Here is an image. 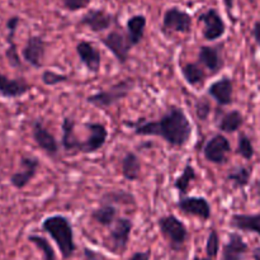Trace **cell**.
<instances>
[{
	"instance_id": "cell-28",
	"label": "cell",
	"mask_w": 260,
	"mask_h": 260,
	"mask_svg": "<svg viewBox=\"0 0 260 260\" xmlns=\"http://www.w3.org/2000/svg\"><path fill=\"white\" fill-rule=\"evenodd\" d=\"M243 124H244V116L241 114L240 111L234 109V111L228 112V113H225L222 117H221L217 126L221 132L234 134V132L239 131Z\"/></svg>"
},
{
	"instance_id": "cell-15",
	"label": "cell",
	"mask_w": 260,
	"mask_h": 260,
	"mask_svg": "<svg viewBox=\"0 0 260 260\" xmlns=\"http://www.w3.org/2000/svg\"><path fill=\"white\" fill-rule=\"evenodd\" d=\"M46 53V41L41 36H30L22 50L23 60L35 69H41Z\"/></svg>"
},
{
	"instance_id": "cell-3",
	"label": "cell",
	"mask_w": 260,
	"mask_h": 260,
	"mask_svg": "<svg viewBox=\"0 0 260 260\" xmlns=\"http://www.w3.org/2000/svg\"><path fill=\"white\" fill-rule=\"evenodd\" d=\"M135 85H136V83H135L134 79H123V80L111 85L106 90L89 95L86 98V102L95 108L107 109L127 98V95L131 93Z\"/></svg>"
},
{
	"instance_id": "cell-9",
	"label": "cell",
	"mask_w": 260,
	"mask_h": 260,
	"mask_svg": "<svg viewBox=\"0 0 260 260\" xmlns=\"http://www.w3.org/2000/svg\"><path fill=\"white\" fill-rule=\"evenodd\" d=\"M198 20L203 23L202 36L206 41H216L226 33V23L220 13L211 8L200 14Z\"/></svg>"
},
{
	"instance_id": "cell-6",
	"label": "cell",
	"mask_w": 260,
	"mask_h": 260,
	"mask_svg": "<svg viewBox=\"0 0 260 260\" xmlns=\"http://www.w3.org/2000/svg\"><path fill=\"white\" fill-rule=\"evenodd\" d=\"M161 29L165 33H189L192 30V17L178 7L169 8L162 15Z\"/></svg>"
},
{
	"instance_id": "cell-35",
	"label": "cell",
	"mask_w": 260,
	"mask_h": 260,
	"mask_svg": "<svg viewBox=\"0 0 260 260\" xmlns=\"http://www.w3.org/2000/svg\"><path fill=\"white\" fill-rule=\"evenodd\" d=\"M68 80H69L68 75L55 73V71L52 70H46L45 73L42 74V83L47 86H53L61 83H66Z\"/></svg>"
},
{
	"instance_id": "cell-12",
	"label": "cell",
	"mask_w": 260,
	"mask_h": 260,
	"mask_svg": "<svg viewBox=\"0 0 260 260\" xmlns=\"http://www.w3.org/2000/svg\"><path fill=\"white\" fill-rule=\"evenodd\" d=\"M32 136L36 144L43 152L51 157H56L60 151V146L56 137L48 131L47 127L43 126L41 119H35L32 123Z\"/></svg>"
},
{
	"instance_id": "cell-13",
	"label": "cell",
	"mask_w": 260,
	"mask_h": 260,
	"mask_svg": "<svg viewBox=\"0 0 260 260\" xmlns=\"http://www.w3.org/2000/svg\"><path fill=\"white\" fill-rule=\"evenodd\" d=\"M177 207L185 215L198 217L203 221L210 220L211 215H212L210 202L205 197H185L183 196L177 202Z\"/></svg>"
},
{
	"instance_id": "cell-24",
	"label": "cell",
	"mask_w": 260,
	"mask_h": 260,
	"mask_svg": "<svg viewBox=\"0 0 260 260\" xmlns=\"http://www.w3.org/2000/svg\"><path fill=\"white\" fill-rule=\"evenodd\" d=\"M62 129V137H61V145L63 150L68 152L79 151L80 146V140H78L75 135V121L71 117H65L61 124Z\"/></svg>"
},
{
	"instance_id": "cell-38",
	"label": "cell",
	"mask_w": 260,
	"mask_h": 260,
	"mask_svg": "<svg viewBox=\"0 0 260 260\" xmlns=\"http://www.w3.org/2000/svg\"><path fill=\"white\" fill-rule=\"evenodd\" d=\"M151 258V251H137V253H134L131 256H129L128 260H150Z\"/></svg>"
},
{
	"instance_id": "cell-29",
	"label": "cell",
	"mask_w": 260,
	"mask_h": 260,
	"mask_svg": "<svg viewBox=\"0 0 260 260\" xmlns=\"http://www.w3.org/2000/svg\"><path fill=\"white\" fill-rule=\"evenodd\" d=\"M251 175H253V170H251L250 167H243V165H240V167L233 168L229 172L226 180L230 182L236 189H244L250 183Z\"/></svg>"
},
{
	"instance_id": "cell-2",
	"label": "cell",
	"mask_w": 260,
	"mask_h": 260,
	"mask_svg": "<svg viewBox=\"0 0 260 260\" xmlns=\"http://www.w3.org/2000/svg\"><path fill=\"white\" fill-rule=\"evenodd\" d=\"M42 230L55 241L63 259H69L74 255L76 245L74 241L73 225L68 217L62 215L46 217L42 222Z\"/></svg>"
},
{
	"instance_id": "cell-8",
	"label": "cell",
	"mask_w": 260,
	"mask_h": 260,
	"mask_svg": "<svg viewBox=\"0 0 260 260\" xmlns=\"http://www.w3.org/2000/svg\"><path fill=\"white\" fill-rule=\"evenodd\" d=\"M84 127L88 131V137L85 141L80 142L78 152L83 154H94L99 151L104 146L108 137V129L101 122H89L84 124Z\"/></svg>"
},
{
	"instance_id": "cell-27",
	"label": "cell",
	"mask_w": 260,
	"mask_h": 260,
	"mask_svg": "<svg viewBox=\"0 0 260 260\" xmlns=\"http://www.w3.org/2000/svg\"><path fill=\"white\" fill-rule=\"evenodd\" d=\"M183 78L189 85L197 86L200 84H203L206 80L205 69L201 63L198 62H187L180 68Z\"/></svg>"
},
{
	"instance_id": "cell-20",
	"label": "cell",
	"mask_w": 260,
	"mask_h": 260,
	"mask_svg": "<svg viewBox=\"0 0 260 260\" xmlns=\"http://www.w3.org/2000/svg\"><path fill=\"white\" fill-rule=\"evenodd\" d=\"M32 89V85L27 81L19 79H10L9 76L0 73V95L3 98L14 99L25 95Z\"/></svg>"
},
{
	"instance_id": "cell-34",
	"label": "cell",
	"mask_w": 260,
	"mask_h": 260,
	"mask_svg": "<svg viewBox=\"0 0 260 260\" xmlns=\"http://www.w3.org/2000/svg\"><path fill=\"white\" fill-rule=\"evenodd\" d=\"M220 251V236L216 230H211L208 234L207 243H206V254L208 258L215 259Z\"/></svg>"
},
{
	"instance_id": "cell-26",
	"label": "cell",
	"mask_w": 260,
	"mask_h": 260,
	"mask_svg": "<svg viewBox=\"0 0 260 260\" xmlns=\"http://www.w3.org/2000/svg\"><path fill=\"white\" fill-rule=\"evenodd\" d=\"M117 213L118 210L114 205H109V203H99V207L93 210L91 212V218L104 228H111L113 222L117 218Z\"/></svg>"
},
{
	"instance_id": "cell-7",
	"label": "cell",
	"mask_w": 260,
	"mask_h": 260,
	"mask_svg": "<svg viewBox=\"0 0 260 260\" xmlns=\"http://www.w3.org/2000/svg\"><path fill=\"white\" fill-rule=\"evenodd\" d=\"M102 43L106 46L107 50L111 51L121 65H126L129 58V52L134 48L127 35L121 30H112L106 37L102 38Z\"/></svg>"
},
{
	"instance_id": "cell-21",
	"label": "cell",
	"mask_w": 260,
	"mask_h": 260,
	"mask_svg": "<svg viewBox=\"0 0 260 260\" xmlns=\"http://www.w3.org/2000/svg\"><path fill=\"white\" fill-rule=\"evenodd\" d=\"M249 251V245L244 241L239 233H231L229 240L222 246V258L221 260H244Z\"/></svg>"
},
{
	"instance_id": "cell-40",
	"label": "cell",
	"mask_w": 260,
	"mask_h": 260,
	"mask_svg": "<svg viewBox=\"0 0 260 260\" xmlns=\"http://www.w3.org/2000/svg\"><path fill=\"white\" fill-rule=\"evenodd\" d=\"M223 5H225L226 10H228L229 15L233 17V10H234V5H235V0H222Z\"/></svg>"
},
{
	"instance_id": "cell-33",
	"label": "cell",
	"mask_w": 260,
	"mask_h": 260,
	"mask_svg": "<svg viewBox=\"0 0 260 260\" xmlns=\"http://www.w3.org/2000/svg\"><path fill=\"white\" fill-rule=\"evenodd\" d=\"M236 154L240 155V156L245 160H251L254 157V155H255V150H254V145L248 135L245 134L239 135Z\"/></svg>"
},
{
	"instance_id": "cell-31",
	"label": "cell",
	"mask_w": 260,
	"mask_h": 260,
	"mask_svg": "<svg viewBox=\"0 0 260 260\" xmlns=\"http://www.w3.org/2000/svg\"><path fill=\"white\" fill-rule=\"evenodd\" d=\"M197 179V174H196V169L193 168L192 164H187L184 167V169H183V173L179 175V177L175 179L174 184H173V187L175 188V189L179 192V196L180 197H183V196L187 194L188 192V187H189L190 183L193 182V180Z\"/></svg>"
},
{
	"instance_id": "cell-4",
	"label": "cell",
	"mask_w": 260,
	"mask_h": 260,
	"mask_svg": "<svg viewBox=\"0 0 260 260\" xmlns=\"http://www.w3.org/2000/svg\"><path fill=\"white\" fill-rule=\"evenodd\" d=\"M157 226L168 241V245L173 251H179L188 240L187 226L174 215L162 216L157 220Z\"/></svg>"
},
{
	"instance_id": "cell-19",
	"label": "cell",
	"mask_w": 260,
	"mask_h": 260,
	"mask_svg": "<svg viewBox=\"0 0 260 260\" xmlns=\"http://www.w3.org/2000/svg\"><path fill=\"white\" fill-rule=\"evenodd\" d=\"M19 23L20 18L18 17V15H13V17H10L7 22L8 48L7 51H5V57H7L8 63L14 69H22V58H20L19 53H18L17 45H15L14 42L15 32H17Z\"/></svg>"
},
{
	"instance_id": "cell-14",
	"label": "cell",
	"mask_w": 260,
	"mask_h": 260,
	"mask_svg": "<svg viewBox=\"0 0 260 260\" xmlns=\"http://www.w3.org/2000/svg\"><path fill=\"white\" fill-rule=\"evenodd\" d=\"M113 23L114 17L104 9H89L79 20V25L89 28L94 33L109 29Z\"/></svg>"
},
{
	"instance_id": "cell-1",
	"label": "cell",
	"mask_w": 260,
	"mask_h": 260,
	"mask_svg": "<svg viewBox=\"0 0 260 260\" xmlns=\"http://www.w3.org/2000/svg\"><path fill=\"white\" fill-rule=\"evenodd\" d=\"M136 136H156L164 139L172 147H183L192 136L193 127L180 107L172 106L156 121L127 122Z\"/></svg>"
},
{
	"instance_id": "cell-43",
	"label": "cell",
	"mask_w": 260,
	"mask_h": 260,
	"mask_svg": "<svg viewBox=\"0 0 260 260\" xmlns=\"http://www.w3.org/2000/svg\"><path fill=\"white\" fill-rule=\"evenodd\" d=\"M193 260H213L212 258H201V256H194V258H193Z\"/></svg>"
},
{
	"instance_id": "cell-11",
	"label": "cell",
	"mask_w": 260,
	"mask_h": 260,
	"mask_svg": "<svg viewBox=\"0 0 260 260\" xmlns=\"http://www.w3.org/2000/svg\"><path fill=\"white\" fill-rule=\"evenodd\" d=\"M40 160L33 156H22L19 160V170L10 177V184L15 189H23L37 175Z\"/></svg>"
},
{
	"instance_id": "cell-16",
	"label": "cell",
	"mask_w": 260,
	"mask_h": 260,
	"mask_svg": "<svg viewBox=\"0 0 260 260\" xmlns=\"http://www.w3.org/2000/svg\"><path fill=\"white\" fill-rule=\"evenodd\" d=\"M207 93L216 103L221 107L230 106L233 103L234 96V81L229 76H223L220 80H216L208 86Z\"/></svg>"
},
{
	"instance_id": "cell-22",
	"label": "cell",
	"mask_w": 260,
	"mask_h": 260,
	"mask_svg": "<svg viewBox=\"0 0 260 260\" xmlns=\"http://www.w3.org/2000/svg\"><path fill=\"white\" fill-rule=\"evenodd\" d=\"M230 226L235 230L255 234L260 238V213H235L231 216Z\"/></svg>"
},
{
	"instance_id": "cell-39",
	"label": "cell",
	"mask_w": 260,
	"mask_h": 260,
	"mask_svg": "<svg viewBox=\"0 0 260 260\" xmlns=\"http://www.w3.org/2000/svg\"><path fill=\"white\" fill-rule=\"evenodd\" d=\"M251 35H253L254 41H255L256 45L260 47V20H256L253 25V29H251Z\"/></svg>"
},
{
	"instance_id": "cell-30",
	"label": "cell",
	"mask_w": 260,
	"mask_h": 260,
	"mask_svg": "<svg viewBox=\"0 0 260 260\" xmlns=\"http://www.w3.org/2000/svg\"><path fill=\"white\" fill-rule=\"evenodd\" d=\"M99 203H109V205H127L135 206L136 205V198L132 193L127 192L123 189H116L106 192L101 198Z\"/></svg>"
},
{
	"instance_id": "cell-23",
	"label": "cell",
	"mask_w": 260,
	"mask_h": 260,
	"mask_svg": "<svg viewBox=\"0 0 260 260\" xmlns=\"http://www.w3.org/2000/svg\"><path fill=\"white\" fill-rule=\"evenodd\" d=\"M146 17L144 14H135L128 18L126 23L127 37H128L131 45L137 46L142 41L145 36V28H146Z\"/></svg>"
},
{
	"instance_id": "cell-5",
	"label": "cell",
	"mask_w": 260,
	"mask_h": 260,
	"mask_svg": "<svg viewBox=\"0 0 260 260\" xmlns=\"http://www.w3.org/2000/svg\"><path fill=\"white\" fill-rule=\"evenodd\" d=\"M132 229H134V222L131 218H116L113 225L111 226V231L108 235L109 244L107 248L114 254L124 253L128 246Z\"/></svg>"
},
{
	"instance_id": "cell-10",
	"label": "cell",
	"mask_w": 260,
	"mask_h": 260,
	"mask_svg": "<svg viewBox=\"0 0 260 260\" xmlns=\"http://www.w3.org/2000/svg\"><path fill=\"white\" fill-rule=\"evenodd\" d=\"M231 151V144L223 135L218 134L211 137L203 146V156L212 164H225Z\"/></svg>"
},
{
	"instance_id": "cell-37",
	"label": "cell",
	"mask_w": 260,
	"mask_h": 260,
	"mask_svg": "<svg viewBox=\"0 0 260 260\" xmlns=\"http://www.w3.org/2000/svg\"><path fill=\"white\" fill-rule=\"evenodd\" d=\"M60 3L63 9L69 10V12H79V10L88 8L91 0H60Z\"/></svg>"
},
{
	"instance_id": "cell-36",
	"label": "cell",
	"mask_w": 260,
	"mask_h": 260,
	"mask_svg": "<svg viewBox=\"0 0 260 260\" xmlns=\"http://www.w3.org/2000/svg\"><path fill=\"white\" fill-rule=\"evenodd\" d=\"M196 114L198 119L206 121L211 114V104L206 98H200L196 103Z\"/></svg>"
},
{
	"instance_id": "cell-42",
	"label": "cell",
	"mask_w": 260,
	"mask_h": 260,
	"mask_svg": "<svg viewBox=\"0 0 260 260\" xmlns=\"http://www.w3.org/2000/svg\"><path fill=\"white\" fill-rule=\"evenodd\" d=\"M251 256L254 260H260V246H255L251 251Z\"/></svg>"
},
{
	"instance_id": "cell-18",
	"label": "cell",
	"mask_w": 260,
	"mask_h": 260,
	"mask_svg": "<svg viewBox=\"0 0 260 260\" xmlns=\"http://www.w3.org/2000/svg\"><path fill=\"white\" fill-rule=\"evenodd\" d=\"M198 63L207 69L212 75L220 73L225 66L220 47L215 46H201L198 51Z\"/></svg>"
},
{
	"instance_id": "cell-17",
	"label": "cell",
	"mask_w": 260,
	"mask_h": 260,
	"mask_svg": "<svg viewBox=\"0 0 260 260\" xmlns=\"http://www.w3.org/2000/svg\"><path fill=\"white\" fill-rule=\"evenodd\" d=\"M76 53L89 73H99L102 66V55L93 43L89 41H80L76 45Z\"/></svg>"
},
{
	"instance_id": "cell-25",
	"label": "cell",
	"mask_w": 260,
	"mask_h": 260,
	"mask_svg": "<svg viewBox=\"0 0 260 260\" xmlns=\"http://www.w3.org/2000/svg\"><path fill=\"white\" fill-rule=\"evenodd\" d=\"M122 177L129 182H135L141 175V161L135 152L128 151L121 161Z\"/></svg>"
},
{
	"instance_id": "cell-32",
	"label": "cell",
	"mask_w": 260,
	"mask_h": 260,
	"mask_svg": "<svg viewBox=\"0 0 260 260\" xmlns=\"http://www.w3.org/2000/svg\"><path fill=\"white\" fill-rule=\"evenodd\" d=\"M28 241L32 243L42 253L43 260H56L55 250H53L52 245H51L47 239L40 235H29L28 236Z\"/></svg>"
},
{
	"instance_id": "cell-41",
	"label": "cell",
	"mask_w": 260,
	"mask_h": 260,
	"mask_svg": "<svg viewBox=\"0 0 260 260\" xmlns=\"http://www.w3.org/2000/svg\"><path fill=\"white\" fill-rule=\"evenodd\" d=\"M253 190H254V193H255L256 198H258V202H259V205H260V174H259L258 179H256L255 183H254Z\"/></svg>"
}]
</instances>
